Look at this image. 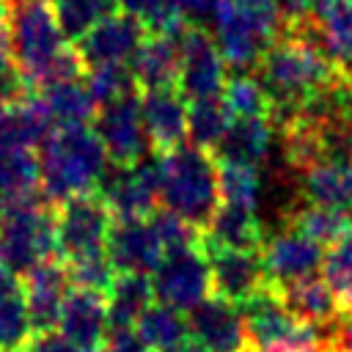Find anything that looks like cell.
<instances>
[{
    "label": "cell",
    "mask_w": 352,
    "mask_h": 352,
    "mask_svg": "<svg viewBox=\"0 0 352 352\" xmlns=\"http://www.w3.org/2000/svg\"><path fill=\"white\" fill-rule=\"evenodd\" d=\"M11 58L28 91L60 80H80L85 63L66 41L52 0H25L8 8Z\"/></svg>",
    "instance_id": "cell-1"
},
{
    "label": "cell",
    "mask_w": 352,
    "mask_h": 352,
    "mask_svg": "<svg viewBox=\"0 0 352 352\" xmlns=\"http://www.w3.org/2000/svg\"><path fill=\"white\" fill-rule=\"evenodd\" d=\"M256 77L272 99V121L305 99L346 82L341 66L311 38L283 30V36L264 52Z\"/></svg>",
    "instance_id": "cell-2"
},
{
    "label": "cell",
    "mask_w": 352,
    "mask_h": 352,
    "mask_svg": "<svg viewBox=\"0 0 352 352\" xmlns=\"http://www.w3.org/2000/svg\"><path fill=\"white\" fill-rule=\"evenodd\" d=\"M41 192L52 204L96 192L110 157L91 126H55L41 143Z\"/></svg>",
    "instance_id": "cell-3"
},
{
    "label": "cell",
    "mask_w": 352,
    "mask_h": 352,
    "mask_svg": "<svg viewBox=\"0 0 352 352\" xmlns=\"http://www.w3.org/2000/svg\"><path fill=\"white\" fill-rule=\"evenodd\" d=\"M160 162V204L195 228H206L220 206L217 160L198 146H176L157 154Z\"/></svg>",
    "instance_id": "cell-4"
},
{
    "label": "cell",
    "mask_w": 352,
    "mask_h": 352,
    "mask_svg": "<svg viewBox=\"0 0 352 352\" xmlns=\"http://www.w3.org/2000/svg\"><path fill=\"white\" fill-rule=\"evenodd\" d=\"M212 25L226 66L248 72L283 36L286 14L280 0H220Z\"/></svg>",
    "instance_id": "cell-5"
},
{
    "label": "cell",
    "mask_w": 352,
    "mask_h": 352,
    "mask_svg": "<svg viewBox=\"0 0 352 352\" xmlns=\"http://www.w3.org/2000/svg\"><path fill=\"white\" fill-rule=\"evenodd\" d=\"M55 256V204L41 187L0 198V267L19 278Z\"/></svg>",
    "instance_id": "cell-6"
},
{
    "label": "cell",
    "mask_w": 352,
    "mask_h": 352,
    "mask_svg": "<svg viewBox=\"0 0 352 352\" xmlns=\"http://www.w3.org/2000/svg\"><path fill=\"white\" fill-rule=\"evenodd\" d=\"M248 352H322V330L300 322L270 286L239 305Z\"/></svg>",
    "instance_id": "cell-7"
},
{
    "label": "cell",
    "mask_w": 352,
    "mask_h": 352,
    "mask_svg": "<svg viewBox=\"0 0 352 352\" xmlns=\"http://www.w3.org/2000/svg\"><path fill=\"white\" fill-rule=\"evenodd\" d=\"M113 212L99 192L74 195L55 209V256L60 261H80L104 253Z\"/></svg>",
    "instance_id": "cell-8"
},
{
    "label": "cell",
    "mask_w": 352,
    "mask_h": 352,
    "mask_svg": "<svg viewBox=\"0 0 352 352\" xmlns=\"http://www.w3.org/2000/svg\"><path fill=\"white\" fill-rule=\"evenodd\" d=\"M151 286L157 302L176 311H192L212 294V267L204 245L168 253L162 264L151 272Z\"/></svg>",
    "instance_id": "cell-9"
},
{
    "label": "cell",
    "mask_w": 352,
    "mask_h": 352,
    "mask_svg": "<svg viewBox=\"0 0 352 352\" xmlns=\"http://www.w3.org/2000/svg\"><path fill=\"white\" fill-rule=\"evenodd\" d=\"M179 91L195 102V99H212L220 96L226 88V60L220 55V47L214 36L201 28L198 22H190L187 30L179 36Z\"/></svg>",
    "instance_id": "cell-10"
},
{
    "label": "cell",
    "mask_w": 352,
    "mask_h": 352,
    "mask_svg": "<svg viewBox=\"0 0 352 352\" xmlns=\"http://www.w3.org/2000/svg\"><path fill=\"white\" fill-rule=\"evenodd\" d=\"M94 129L110 157L113 165H135L148 157L151 140L143 124V110H140V96L129 94L124 99H116L110 104H102Z\"/></svg>",
    "instance_id": "cell-11"
},
{
    "label": "cell",
    "mask_w": 352,
    "mask_h": 352,
    "mask_svg": "<svg viewBox=\"0 0 352 352\" xmlns=\"http://www.w3.org/2000/svg\"><path fill=\"white\" fill-rule=\"evenodd\" d=\"M113 217H148L160 204V162L146 157L135 165H110L96 190Z\"/></svg>",
    "instance_id": "cell-12"
},
{
    "label": "cell",
    "mask_w": 352,
    "mask_h": 352,
    "mask_svg": "<svg viewBox=\"0 0 352 352\" xmlns=\"http://www.w3.org/2000/svg\"><path fill=\"white\" fill-rule=\"evenodd\" d=\"M146 33L148 28L140 16L118 8L77 41V52L85 69L104 66V63H129L135 50L146 38Z\"/></svg>",
    "instance_id": "cell-13"
},
{
    "label": "cell",
    "mask_w": 352,
    "mask_h": 352,
    "mask_svg": "<svg viewBox=\"0 0 352 352\" xmlns=\"http://www.w3.org/2000/svg\"><path fill=\"white\" fill-rule=\"evenodd\" d=\"M258 253L272 289L314 275L316 270H322V261H324V248L289 226L283 231L270 234L258 248Z\"/></svg>",
    "instance_id": "cell-14"
},
{
    "label": "cell",
    "mask_w": 352,
    "mask_h": 352,
    "mask_svg": "<svg viewBox=\"0 0 352 352\" xmlns=\"http://www.w3.org/2000/svg\"><path fill=\"white\" fill-rule=\"evenodd\" d=\"M104 256L110 258L116 272H143L151 275L162 258L165 250L148 223V217H116L107 234Z\"/></svg>",
    "instance_id": "cell-15"
},
{
    "label": "cell",
    "mask_w": 352,
    "mask_h": 352,
    "mask_svg": "<svg viewBox=\"0 0 352 352\" xmlns=\"http://www.w3.org/2000/svg\"><path fill=\"white\" fill-rule=\"evenodd\" d=\"M204 250L212 267V294L242 305L245 300L270 289L258 250H231V248H204Z\"/></svg>",
    "instance_id": "cell-16"
},
{
    "label": "cell",
    "mask_w": 352,
    "mask_h": 352,
    "mask_svg": "<svg viewBox=\"0 0 352 352\" xmlns=\"http://www.w3.org/2000/svg\"><path fill=\"white\" fill-rule=\"evenodd\" d=\"M190 336L209 352H248L245 319L236 302L209 294L192 311H187Z\"/></svg>",
    "instance_id": "cell-17"
},
{
    "label": "cell",
    "mask_w": 352,
    "mask_h": 352,
    "mask_svg": "<svg viewBox=\"0 0 352 352\" xmlns=\"http://www.w3.org/2000/svg\"><path fill=\"white\" fill-rule=\"evenodd\" d=\"M69 289H72L69 270L58 256L44 258L41 264H36L22 275V292H25V305H28L33 333L58 327L60 308Z\"/></svg>",
    "instance_id": "cell-18"
},
{
    "label": "cell",
    "mask_w": 352,
    "mask_h": 352,
    "mask_svg": "<svg viewBox=\"0 0 352 352\" xmlns=\"http://www.w3.org/2000/svg\"><path fill=\"white\" fill-rule=\"evenodd\" d=\"M58 327L77 349H99L110 330L107 294L72 286L63 300Z\"/></svg>",
    "instance_id": "cell-19"
},
{
    "label": "cell",
    "mask_w": 352,
    "mask_h": 352,
    "mask_svg": "<svg viewBox=\"0 0 352 352\" xmlns=\"http://www.w3.org/2000/svg\"><path fill=\"white\" fill-rule=\"evenodd\" d=\"M143 124L151 140V148L157 154H165L187 140V96L179 88H154L143 91L140 96Z\"/></svg>",
    "instance_id": "cell-20"
},
{
    "label": "cell",
    "mask_w": 352,
    "mask_h": 352,
    "mask_svg": "<svg viewBox=\"0 0 352 352\" xmlns=\"http://www.w3.org/2000/svg\"><path fill=\"white\" fill-rule=\"evenodd\" d=\"M286 30L314 38L341 66L344 74L352 66V0H316L311 22Z\"/></svg>",
    "instance_id": "cell-21"
},
{
    "label": "cell",
    "mask_w": 352,
    "mask_h": 352,
    "mask_svg": "<svg viewBox=\"0 0 352 352\" xmlns=\"http://www.w3.org/2000/svg\"><path fill=\"white\" fill-rule=\"evenodd\" d=\"M179 36L151 33V30L146 33V38L140 41V47L135 50V55L129 60V69H132L135 82H138L140 91L176 88L179 85V60H182V55H179Z\"/></svg>",
    "instance_id": "cell-22"
},
{
    "label": "cell",
    "mask_w": 352,
    "mask_h": 352,
    "mask_svg": "<svg viewBox=\"0 0 352 352\" xmlns=\"http://www.w3.org/2000/svg\"><path fill=\"white\" fill-rule=\"evenodd\" d=\"M280 302L305 324L322 330V336L338 322V316L344 314L333 289L327 286L324 278H319L316 272L308 275V278H300V280H292L286 286H278L275 289Z\"/></svg>",
    "instance_id": "cell-23"
},
{
    "label": "cell",
    "mask_w": 352,
    "mask_h": 352,
    "mask_svg": "<svg viewBox=\"0 0 352 352\" xmlns=\"http://www.w3.org/2000/svg\"><path fill=\"white\" fill-rule=\"evenodd\" d=\"M52 129L55 124L33 91H25L22 96L11 99L0 113V146L8 148H41Z\"/></svg>",
    "instance_id": "cell-24"
},
{
    "label": "cell",
    "mask_w": 352,
    "mask_h": 352,
    "mask_svg": "<svg viewBox=\"0 0 352 352\" xmlns=\"http://www.w3.org/2000/svg\"><path fill=\"white\" fill-rule=\"evenodd\" d=\"M264 226L258 212L220 204L209 226L204 228V248H231V250H258L264 245Z\"/></svg>",
    "instance_id": "cell-25"
},
{
    "label": "cell",
    "mask_w": 352,
    "mask_h": 352,
    "mask_svg": "<svg viewBox=\"0 0 352 352\" xmlns=\"http://www.w3.org/2000/svg\"><path fill=\"white\" fill-rule=\"evenodd\" d=\"M33 94L55 126H88L99 113L96 99L80 80L50 82L44 88H36Z\"/></svg>",
    "instance_id": "cell-26"
},
{
    "label": "cell",
    "mask_w": 352,
    "mask_h": 352,
    "mask_svg": "<svg viewBox=\"0 0 352 352\" xmlns=\"http://www.w3.org/2000/svg\"><path fill=\"white\" fill-rule=\"evenodd\" d=\"M272 118H234L223 140L212 151L217 162L261 165L272 146Z\"/></svg>",
    "instance_id": "cell-27"
},
{
    "label": "cell",
    "mask_w": 352,
    "mask_h": 352,
    "mask_svg": "<svg viewBox=\"0 0 352 352\" xmlns=\"http://www.w3.org/2000/svg\"><path fill=\"white\" fill-rule=\"evenodd\" d=\"M30 336L33 324L25 305L22 278L0 267V352H22Z\"/></svg>",
    "instance_id": "cell-28"
},
{
    "label": "cell",
    "mask_w": 352,
    "mask_h": 352,
    "mask_svg": "<svg viewBox=\"0 0 352 352\" xmlns=\"http://www.w3.org/2000/svg\"><path fill=\"white\" fill-rule=\"evenodd\" d=\"M154 302L151 275L143 272H116L107 289L110 327H135L140 314Z\"/></svg>",
    "instance_id": "cell-29"
},
{
    "label": "cell",
    "mask_w": 352,
    "mask_h": 352,
    "mask_svg": "<svg viewBox=\"0 0 352 352\" xmlns=\"http://www.w3.org/2000/svg\"><path fill=\"white\" fill-rule=\"evenodd\" d=\"M302 195L311 204L352 214V162H316L302 173Z\"/></svg>",
    "instance_id": "cell-30"
},
{
    "label": "cell",
    "mask_w": 352,
    "mask_h": 352,
    "mask_svg": "<svg viewBox=\"0 0 352 352\" xmlns=\"http://www.w3.org/2000/svg\"><path fill=\"white\" fill-rule=\"evenodd\" d=\"M286 226L300 231L302 236L319 242L322 248H330L333 242H338L344 234L352 231V214L346 209H336V206H322V204L305 201L300 209H294L286 217Z\"/></svg>",
    "instance_id": "cell-31"
},
{
    "label": "cell",
    "mask_w": 352,
    "mask_h": 352,
    "mask_svg": "<svg viewBox=\"0 0 352 352\" xmlns=\"http://www.w3.org/2000/svg\"><path fill=\"white\" fill-rule=\"evenodd\" d=\"M135 330L143 338V344L148 346V352L168 349V346L179 344L190 336V324H187L184 311H176L165 302H151L140 314V319L135 322Z\"/></svg>",
    "instance_id": "cell-32"
},
{
    "label": "cell",
    "mask_w": 352,
    "mask_h": 352,
    "mask_svg": "<svg viewBox=\"0 0 352 352\" xmlns=\"http://www.w3.org/2000/svg\"><path fill=\"white\" fill-rule=\"evenodd\" d=\"M234 116L228 113L226 102L220 96L212 99H195L190 104V118H187V138L192 140V146L204 148V151H214L217 143L223 140L226 129L231 126Z\"/></svg>",
    "instance_id": "cell-33"
},
{
    "label": "cell",
    "mask_w": 352,
    "mask_h": 352,
    "mask_svg": "<svg viewBox=\"0 0 352 352\" xmlns=\"http://www.w3.org/2000/svg\"><path fill=\"white\" fill-rule=\"evenodd\" d=\"M228 113L234 118H272V99L258 77L253 74H234L226 80V88L220 94Z\"/></svg>",
    "instance_id": "cell-34"
},
{
    "label": "cell",
    "mask_w": 352,
    "mask_h": 352,
    "mask_svg": "<svg viewBox=\"0 0 352 352\" xmlns=\"http://www.w3.org/2000/svg\"><path fill=\"white\" fill-rule=\"evenodd\" d=\"M217 187H220V204L258 212V195H261L258 165L220 162L217 165Z\"/></svg>",
    "instance_id": "cell-35"
},
{
    "label": "cell",
    "mask_w": 352,
    "mask_h": 352,
    "mask_svg": "<svg viewBox=\"0 0 352 352\" xmlns=\"http://www.w3.org/2000/svg\"><path fill=\"white\" fill-rule=\"evenodd\" d=\"M58 25L66 41H80L94 25L118 11V0H52Z\"/></svg>",
    "instance_id": "cell-36"
},
{
    "label": "cell",
    "mask_w": 352,
    "mask_h": 352,
    "mask_svg": "<svg viewBox=\"0 0 352 352\" xmlns=\"http://www.w3.org/2000/svg\"><path fill=\"white\" fill-rule=\"evenodd\" d=\"M41 184L38 157L28 148L0 146V198L36 190Z\"/></svg>",
    "instance_id": "cell-37"
},
{
    "label": "cell",
    "mask_w": 352,
    "mask_h": 352,
    "mask_svg": "<svg viewBox=\"0 0 352 352\" xmlns=\"http://www.w3.org/2000/svg\"><path fill=\"white\" fill-rule=\"evenodd\" d=\"M322 278L333 289L341 311H352V231L324 250Z\"/></svg>",
    "instance_id": "cell-38"
},
{
    "label": "cell",
    "mask_w": 352,
    "mask_h": 352,
    "mask_svg": "<svg viewBox=\"0 0 352 352\" xmlns=\"http://www.w3.org/2000/svg\"><path fill=\"white\" fill-rule=\"evenodd\" d=\"M85 85L91 91V96L96 99V104H110L116 99H124L129 94H138V82L135 74L129 69V63H104V66H91Z\"/></svg>",
    "instance_id": "cell-39"
},
{
    "label": "cell",
    "mask_w": 352,
    "mask_h": 352,
    "mask_svg": "<svg viewBox=\"0 0 352 352\" xmlns=\"http://www.w3.org/2000/svg\"><path fill=\"white\" fill-rule=\"evenodd\" d=\"M63 264H66V261H63ZM66 270H69L72 286L94 289V292H102V294H107V289H110V283H113V278H116V270H113V264H110V258H107L104 253L80 258V261H69Z\"/></svg>",
    "instance_id": "cell-40"
},
{
    "label": "cell",
    "mask_w": 352,
    "mask_h": 352,
    "mask_svg": "<svg viewBox=\"0 0 352 352\" xmlns=\"http://www.w3.org/2000/svg\"><path fill=\"white\" fill-rule=\"evenodd\" d=\"M0 85L8 91L11 99H16L28 91L14 66V58H11V28H8V3L6 0H0Z\"/></svg>",
    "instance_id": "cell-41"
},
{
    "label": "cell",
    "mask_w": 352,
    "mask_h": 352,
    "mask_svg": "<svg viewBox=\"0 0 352 352\" xmlns=\"http://www.w3.org/2000/svg\"><path fill=\"white\" fill-rule=\"evenodd\" d=\"M22 352H80L60 330H41V333H33L25 344Z\"/></svg>",
    "instance_id": "cell-42"
},
{
    "label": "cell",
    "mask_w": 352,
    "mask_h": 352,
    "mask_svg": "<svg viewBox=\"0 0 352 352\" xmlns=\"http://www.w3.org/2000/svg\"><path fill=\"white\" fill-rule=\"evenodd\" d=\"M217 3L220 0H176V6L182 8V14L187 19H192V22H201V19L212 16L214 8H217Z\"/></svg>",
    "instance_id": "cell-43"
},
{
    "label": "cell",
    "mask_w": 352,
    "mask_h": 352,
    "mask_svg": "<svg viewBox=\"0 0 352 352\" xmlns=\"http://www.w3.org/2000/svg\"><path fill=\"white\" fill-rule=\"evenodd\" d=\"M160 352H209V349H204L195 338H184V341H179V344H173L168 349H160Z\"/></svg>",
    "instance_id": "cell-44"
},
{
    "label": "cell",
    "mask_w": 352,
    "mask_h": 352,
    "mask_svg": "<svg viewBox=\"0 0 352 352\" xmlns=\"http://www.w3.org/2000/svg\"><path fill=\"white\" fill-rule=\"evenodd\" d=\"M8 102H11V96H8V91L0 85V113L6 110V104H8Z\"/></svg>",
    "instance_id": "cell-45"
},
{
    "label": "cell",
    "mask_w": 352,
    "mask_h": 352,
    "mask_svg": "<svg viewBox=\"0 0 352 352\" xmlns=\"http://www.w3.org/2000/svg\"><path fill=\"white\" fill-rule=\"evenodd\" d=\"M346 88H349V94H352V66L346 69Z\"/></svg>",
    "instance_id": "cell-46"
},
{
    "label": "cell",
    "mask_w": 352,
    "mask_h": 352,
    "mask_svg": "<svg viewBox=\"0 0 352 352\" xmlns=\"http://www.w3.org/2000/svg\"><path fill=\"white\" fill-rule=\"evenodd\" d=\"M80 352H102V346L99 349H80Z\"/></svg>",
    "instance_id": "cell-47"
},
{
    "label": "cell",
    "mask_w": 352,
    "mask_h": 352,
    "mask_svg": "<svg viewBox=\"0 0 352 352\" xmlns=\"http://www.w3.org/2000/svg\"><path fill=\"white\" fill-rule=\"evenodd\" d=\"M6 3H11V6H14V3H25V0H6Z\"/></svg>",
    "instance_id": "cell-48"
}]
</instances>
